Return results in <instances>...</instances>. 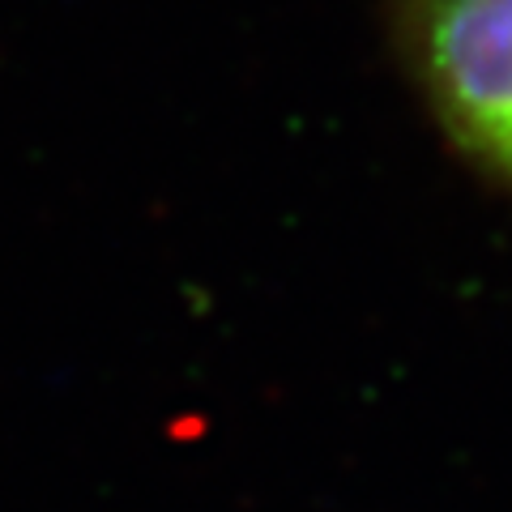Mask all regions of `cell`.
<instances>
[{
    "mask_svg": "<svg viewBox=\"0 0 512 512\" xmlns=\"http://www.w3.org/2000/svg\"><path fill=\"white\" fill-rule=\"evenodd\" d=\"M419 52L457 137L512 175V0H423Z\"/></svg>",
    "mask_w": 512,
    "mask_h": 512,
    "instance_id": "1",
    "label": "cell"
}]
</instances>
